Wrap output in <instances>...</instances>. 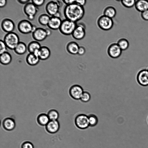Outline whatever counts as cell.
Instances as JSON below:
<instances>
[{
  "instance_id": "obj_44",
  "label": "cell",
  "mask_w": 148,
  "mask_h": 148,
  "mask_svg": "<svg viewBox=\"0 0 148 148\" xmlns=\"http://www.w3.org/2000/svg\"></svg>"
},
{
  "instance_id": "obj_43",
  "label": "cell",
  "mask_w": 148,
  "mask_h": 148,
  "mask_svg": "<svg viewBox=\"0 0 148 148\" xmlns=\"http://www.w3.org/2000/svg\"><path fill=\"white\" fill-rule=\"evenodd\" d=\"M147 70H148V69Z\"/></svg>"
},
{
  "instance_id": "obj_30",
  "label": "cell",
  "mask_w": 148,
  "mask_h": 148,
  "mask_svg": "<svg viewBox=\"0 0 148 148\" xmlns=\"http://www.w3.org/2000/svg\"><path fill=\"white\" fill-rule=\"evenodd\" d=\"M88 116L89 126L92 127L95 126L98 123L97 116L92 114H90Z\"/></svg>"
},
{
  "instance_id": "obj_39",
  "label": "cell",
  "mask_w": 148,
  "mask_h": 148,
  "mask_svg": "<svg viewBox=\"0 0 148 148\" xmlns=\"http://www.w3.org/2000/svg\"><path fill=\"white\" fill-rule=\"evenodd\" d=\"M75 0H63V2L66 5H70L75 3Z\"/></svg>"
},
{
  "instance_id": "obj_18",
  "label": "cell",
  "mask_w": 148,
  "mask_h": 148,
  "mask_svg": "<svg viewBox=\"0 0 148 148\" xmlns=\"http://www.w3.org/2000/svg\"><path fill=\"white\" fill-rule=\"evenodd\" d=\"M40 60L38 55L33 53H28L26 58V61L27 63L31 66H34L37 65Z\"/></svg>"
},
{
  "instance_id": "obj_16",
  "label": "cell",
  "mask_w": 148,
  "mask_h": 148,
  "mask_svg": "<svg viewBox=\"0 0 148 148\" xmlns=\"http://www.w3.org/2000/svg\"><path fill=\"white\" fill-rule=\"evenodd\" d=\"M60 125L58 120H50L45 126L46 131L51 134L57 132L59 130Z\"/></svg>"
},
{
  "instance_id": "obj_1",
  "label": "cell",
  "mask_w": 148,
  "mask_h": 148,
  "mask_svg": "<svg viewBox=\"0 0 148 148\" xmlns=\"http://www.w3.org/2000/svg\"><path fill=\"white\" fill-rule=\"evenodd\" d=\"M63 13L66 19L76 23L83 17L85 10L83 7L74 3L66 5Z\"/></svg>"
},
{
  "instance_id": "obj_22",
  "label": "cell",
  "mask_w": 148,
  "mask_h": 148,
  "mask_svg": "<svg viewBox=\"0 0 148 148\" xmlns=\"http://www.w3.org/2000/svg\"><path fill=\"white\" fill-rule=\"evenodd\" d=\"M136 9L141 12L148 9V1L138 0L136 1L135 5Z\"/></svg>"
},
{
  "instance_id": "obj_33",
  "label": "cell",
  "mask_w": 148,
  "mask_h": 148,
  "mask_svg": "<svg viewBox=\"0 0 148 148\" xmlns=\"http://www.w3.org/2000/svg\"><path fill=\"white\" fill-rule=\"evenodd\" d=\"M0 54H1L7 51V48L3 40H1L0 41Z\"/></svg>"
},
{
  "instance_id": "obj_13",
  "label": "cell",
  "mask_w": 148,
  "mask_h": 148,
  "mask_svg": "<svg viewBox=\"0 0 148 148\" xmlns=\"http://www.w3.org/2000/svg\"><path fill=\"white\" fill-rule=\"evenodd\" d=\"M32 36L33 38L38 42L44 40L48 36L45 29L41 27H37L32 33Z\"/></svg>"
},
{
  "instance_id": "obj_21",
  "label": "cell",
  "mask_w": 148,
  "mask_h": 148,
  "mask_svg": "<svg viewBox=\"0 0 148 148\" xmlns=\"http://www.w3.org/2000/svg\"><path fill=\"white\" fill-rule=\"evenodd\" d=\"M41 47L38 42L33 41L28 44L27 46V50L29 53H35L37 54Z\"/></svg>"
},
{
  "instance_id": "obj_41",
  "label": "cell",
  "mask_w": 148,
  "mask_h": 148,
  "mask_svg": "<svg viewBox=\"0 0 148 148\" xmlns=\"http://www.w3.org/2000/svg\"><path fill=\"white\" fill-rule=\"evenodd\" d=\"M17 1L19 3L24 4H26L28 3L30 1L29 0H18Z\"/></svg>"
},
{
  "instance_id": "obj_27",
  "label": "cell",
  "mask_w": 148,
  "mask_h": 148,
  "mask_svg": "<svg viewBox=\"0 0 148 148\" xmlns=\"http://www.w3.org/2000/svg\"><path fill=\"white\" fill-rule=\"evenodd\" d=\"M50 17L48 14H42L38 17V22L42 25L47 26Z\"/></svg>"
},
{
  "instance_id": "obj_5",
  "label": "cell",
  "mask_w": 148,
  "mask_h": 148,
  "mask_svg": "<svg viewBox=\"0 0 148 148\" xmlns=\"http://www.w3.org/2000/svg\"><path fill=\"white\" fill-rule=\"evenodd\" d=\"M33 25L28 20L23 19L18 23L17 28L21 33L23 34H27L32 32Z\"/></svg>"
},
{
  "instance_id": "obj_37",
  "label": "cell",
  "mask_w": 148,
  "mask_h": 148,
  "mask_svg": "<svg viewBox=\"0 0 148 148\" xmlns=\"http://www.w3.org/2000/svg\"><path fill=\"white\" fill-rule=\"evenodd\" d=\"M85 52L86 49L85 47L82 46H80L77 54L79 56H82L85 53Z\"/></svg>"
},
{
  "instance_id": "obj_3",
  "label": "cell",
  "mask_w": 148,
  "mask_h": 148,
  "mask_svg": "<svg viewBox=\"0 0 148 148\" xmlns=\"http://www.w3.org/2000/svg\"><path fill=\"white\" fill-rule=\"evenodd\" d=\"M77 25L76 23L65 19L62 21L59 30L62 34L70 35H72Z\"/></svg>"
},
{
  "instance_id": "obj_40",
  "label": "cell",
  "mask_w": 148,
  "mask_h": 148,
  "mask_svg": "<svg viewBox=\"0 0 148 148\" xmlns=\"http://www.w3.org/2000/svg\"><path fill=\"white\" fill-rule=\"evenodd\" d=\"M7 3V1L6 0H0V7L2 8L5 7Z\"/></svg>"
},
{
  "instance_id": "obj_34",
  "label": "cell",
  "mask_w": 148,
  "mask_h": 148,
  "mask_svg": "<svg viewBox=\"0 0 148 148\" xmlns=\"http://www.w3.org/2000/svg\"><path fill=\"white\" fill-rule=\"evenodd\" d=\"M21 148H34L32 143L29 141H26L23 142L21 145Z\"/></svg>"
},
{
  "instance_id": "obj_25",
  "label": "cell",
  "mask_w": 148,
  "mask_h": 148,
  "mask_svg": "<svg viewBox=\"0 0 148 148\" xmlns=\"http://www.w3.org/2000/svg\"><path fill=\"white\" fill-rule=\"evenodd\" d=\"M116 14L115 8L112 6L106 7L103 11V15L112 19L115 16Z\"/></svg>"
},
{
  "instance_id": "obj_38",
  "label": "cell",
  "mask_w": 148,
  "mask_h": 148,
  "mask_svg": "<svg viewBox=\"0 0 148 148\" xmlns=\"http://www.w3.org/2000/svg\"><path fill=\"white\" fill-rule=\"evenodd\" d=\"M86 1L85 0H75V3L76 4L82 7L86 4Z\"/></svg>"
},
{
  "instance_id": "obj_19",
  "label": "cell",
  "mask_w": 148,
  "mask_h": 148,
  "mask_svg": "<svg viewBox=\"0 0 148 148\" xmlns=\"http://www.w3.org/2000/svg\"><path fill=\"white\" fill-rule=\"evenodd\" d=\"M2 126L5 130L8 131H12L15 128V122L12 118L9 117L6 118L3 121Z\"/></svg>"
},
{
  "instance_id": "obj_23",
  "label": "cell",
  "mask_w": 148,
  "mask_h": 148,
  "mask_svg": "<svg viewBox=\"0 0 148 148\" xmlns=\"http://www.w3.org/2000/svg\"><path fill=\"white\" fill-rule=\"evenodd\" d=\"M27 50V47L24 42H20L15 48L14 51V52L18 55L24 54Z\"/></svg>"
},
{
  "instance_id": "obj_17",
  "label": "cell",
  "mask_w": 148,
  "mask_h": 148,
  "mask_svg": "<svg viewBox=\"0 0 148 148\" xmlns=\"http://www.w3.org/2000/svg\"><path fill=\"white\" fill-rule=\"evenodd\" d=\"M37 55L40 60H45L50 56V50L48 47L45 46H42L38 51Z\"/></svg>"
},
{
  "instance_id": "obj_36",
  "label": "cell",
  "mask_w": 148,
  "mask_h": 148,
  "mask_svg": "<svg viewBox=\"0 0 148 148\" xmlns=\"http://www.w3.org/2000/svg\"><path fill=\"white\" fill-rule=\"evenodd\" d=\"M141 16L143 19L148 21V9L141 12Z\"/></svg>"
},
{
  "instance_id": "obj_12",
  "label": "cell",
  "mask_w": 148,
  "mask_h": 148,
  "mask_svg": "<svg viewBox=\"0 0 148 148\" xmlns=\"http://www.w3.org/2000/svg\"><path fill=\"white\" fill-rule=\"evenodd\" d=\"M1 27L4 32L7 33L13 32L15 29V25L14 22L11 19L6 18L2 20Z\"/></svg>"
},
{
  "instance_id": "obj_15",
  "label": "cell",
  "mask_w": 148,
  "mask_h": 148,
  "mask_svg": "<svg viewBox=\"0 0 148 148\" xmlns=\"http://www.w3.org/2000/svg\"><path fill=\"white\" fill-rule=\"evenodd\" d=\"M62 21L59 17L52 16L50 17L47 26L51 29L56 30L59 29Z\"/></svg>"
},
{
  "instance_id": "obj_20",
  "label": "cell",
  "mask_w": 148,
  "mask_h": 148,
  "mask_svg": "<svg viewBox=\"0 0 148 148\" xmlns=\"http://www.w3.org/2000/svg\"><path fill=\"white\" fill-rule=\"evenodd\" d=\"M79 46L78 43L74 41L69 42L66 45V49L67 51L72 55L78 54Z\"/></svg>"
},
{
  "instance_id": "obj_2",
  "label": "cell",
  "mask_w": 148,
  "mask_h": 148,
  "mask_svg": "<svg viewBox=\"0 0 148 148\" xmlns=\"http://www.w3.org/2000/svg\"><path fill=\"white\" fill-rule=\"evenodd\" d=\"M3 41L8 48L13 50L20 42L18 36L13 32L7 33L4 37Z\"/></svg>"
},
{
  "instance_id": "obj_10",
  "label": "cell",
  "mask_w": 148,
  "mask_h": 148,
  "mask_svg": "<svg viewBox=\"0 0 148 148\" xmlns=\"http://www.w3.org/2000/svg\"><path fill=\"white\" fill-rule=\"evenodd\" d=\"M82 88L80 85L75 84L72 86L70 88L69 93L70 96L73 99H80L84 92Z\"/></svg>"
},
{
  "instance_id": "obj_29",
  "label": "cell",
  "mask_w": 148,
  "mask_h": 148,
  "mask_svg": "<svg viewBox=\"0 0 148 148\" xmlns=\"http://www.w3.org/2000/svg\"><path fill=\"white\" fill-rule=\"evenodd\" d=\"M47 114L50 120H57L59 116L58 111L55 109L49 110Z\"/></svg>"
},
{
  "instance_id": "obj_9",
  "label": "cell",
  "mask_w": 148,
  "mask_h": 148,
  "mask_svg": "<svg viewBox=\"0 0 148 148\" xmlns=\"http://www.w3.org/2000/svg\"><path fill=\"white\" fill-rule=\"evenodd\" d=\"M122 51L117 43H113L108 47L107 52L110 57L113 58H116L121 56Z\"/></svg>"
},
{
  "instance_id": "obj_26",
  "label": "cell",
  "mask_w": 148,
  "mask_h": 148,
  "mask_svg": "<svg viewBox=\"0 0 148 148\" xmlns=\"http://www.w3.org/2000/svg\"><path fill=\"white\" fill-rule=\"evenodd\" d=\"M50 121L47 114L45 113L40 114L37 118V123L41 126H46Z\"/></svg>"
},
{
  "instance_id": "obj_6",
  "label": "cell",
  "mask_w": 148,
  "mask_h": 148,
  "mask_svg": "<svg viewBox=\"0 0 148 148\" xmlns=\"http://www.w3.org/2000/svg\"><path fill=\"white\" fill-rule=\"evenodd\" d=\"M59 2V1H51L47 3L45 10L48 15L52 16L59 13L60 4Z\"/></svg>"
},
{
  "instance_id": "obj_42",
  "label": "cell",
  "mask_w": 148,
  "mask_h": 148,
  "mask_svg": "<svg viewBox=\"0 0 148 148\" xmlns=\"http://www.w3.org/2000/svg\"><path fill=\"white\" fill-rule=\"evenodd\" d=\"M45 29L46 31L47 35V36H49L51 35V31L49 28H46Z\"/></svg>"
},
{
  "instance_id": "obj_4",
  "label": "cell",
  "mask_w": 148,
  "mask_h": 148,
  "mask_svg": "<svg viewBox=\"0 0 148 148\" xmlns=\"http://www.w3.org/2000/svg\"><path fill=\"white\" fill-rule=\"evenodd\" d=\"M97 24L101 29L104 31H108L113 27L114 22L112 18L103 14L98 18Z\"/></svg>"
},
{
  "instance_id": "obj_32",
  "label": "cell",
  "mask_w": 148,
  "mask_h": 148,
  "mask_svg": "<svg viewBox=\"0 0 148 148\" xmlns=\"http://www.w3.org/2000/svg\"><path fill=\"white\" fill-rule=\"evenodd\" d=\"M91 99V95L90 93L87 91H84L80 100L82 102L86 103L88 102Z\"/></svg>"
},
{
  "instance_id": "obj_24",
  "label": "cell",
  "mask_w": 148,
  "mask_h": 148,
  "mask_svg": "<svg viewBox=\"0 0 148 148\" xmlns=\"http://www.w3.org/2000/svg\"><path fill=\"white\" fill-rule=\"evenodd\" d=\"M12 60V57L10 53L6 51L0 54V62L3 65H7L10 63Z\"/></svg>"
},
{
  "instance_id": "obj_35",
  "label": "cell",
  "mask_w": 148,
  "mask_h": 148,
  "mask_svg": "<svg viewBox=\"0 0 148 148\" xmlns=\"http://www.w3.org/2000/svg\"><path fill=\"white\" fill-rule=\"evenodd\" d=\"M45 0H32L31 2L37 7L42 5L45 2Z\"/></svg>"
},
{
  "instance_id": "obj_11",
  "label": "cell",
  "mask_w": 148,
  "mask_h": 148,
  "mask_svg": "<svg viewBox=\"0 0 148 148\" xmlns=\"http://www.w3.org/2000/svg\"><path fill=\"white\" fill-rule=\"evenodd\" d=\"M85 27V26L83 24H77L76 27L71 35L72 37L77 40L83 39L86 35Z\"/></svg>"
},
{
  "instance_id": "obj_8",
  "label": "cell",
  "mask_w": 148,
  "mask_h": 148,
  "mask_svg": "<svg viewBox=\"0 0 148 148\" xmlns=\"http://www.w3.org/2000/svg\"><path fill=\"white\" fill-rule=\"evenodd\" d=\"M23 12L27 17L28 20L33 21L38 11L37 8L32 2H28L25 5L23 9Z\"/></svg>"
},
{
  "instance_id": "obj_14",
  "label": "cell",
  "mask_w": 148,
  "mask_h": 148,
  "mask_svg": "<svg viewBox=\"0 0 148 148\" xmlns=\"http://www.w3.org/2000/svg\"><path fill=\"white\" fill-rule=\"evenodd\" d=\"M137 79L138 83L141 86H148V70L143 69L140 71L137 74Z\"/></svg>"
},
{
  "instance_id": "obj_31",
  "label": "cell",
  "mask_w": 148,
  "mask_h": 148,
  "mask_svg": "<svg viewBox=\"0 0 148 148\" xmlns=\"http://www.w3.org/2000/svg\"><path fill=\"white\" fill-rule=\"evenodd\" d=\"M122 4L124 7L131 8L135 5L136 1L135 0H124L121 1Z\"/></svg>"
},
{
  "instance_id": "obj_28",
  "label": "cell",
  "mask_w": 148,
  "mask_h": 148,
  "mask_svg": "<svg viewBox=\"0 0 148 148\" xmlns=\"http://www.w3.org/2000/svg\"><path fill=\"white\" fill-rule=\"evenodd\" d=\"M117 43L122 51L127 49L129 46L128 40L125 38H121L118 41Z\"/></svg>"
},
{
  "instance_id": "obj_7",
  "label": "cell",
  "mask_w": 148,
  "mask_h": 148,
  "mask_svg": "<svg viewBox=\"0 0 148 148\" xmlns=\"http://www.w3.org/2000/svg\"><path fill=\"white\" fill-rule=\"evenodd\" d=\"M76 126L81 129H85L89 126L88 116L84 114L78 115L75 118Z\"/></svg>"
}]
</instances>
